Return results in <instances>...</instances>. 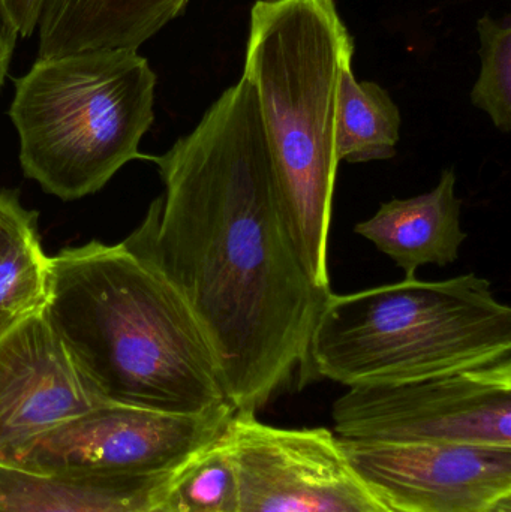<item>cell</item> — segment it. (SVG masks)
<instances>
[{"label":"cell","instance_id":"obj_18","mask_svg":"<svg viewBox=\"0 0 511 512\" xmlns=\"http://www.w3.org/2000/svg\"><path fill=\"white\" fill-rule=\"evenodd\" d=\"M45 0H0L3 24L21 38H30L38 29Z\"/></svg>","mask_w":511,"mask_h":512},{"label":"cell","instance_id":"obj_16","mask_svg":"<svg viewBox=\"0 0 511 512\" xmlns=\"http://www.w3.org/2000/svg\"><path fill=\"white\" fill-rule=\"evenodd\" d=\"M146 512H239L224 432L165 475Z\"/></svg>","mask_w":511,"mask_h":512},{"label":"cell","instance_id":"obj_4","mask_svg":"<svg viewBox=\"0 0 511 512\" xmlns=\"http://www.w3.org/2000/svg\"><path fill=\"white\" fill-rule=\"evenodd\" d=\"M511 358V309L474 273L447 280L405 277L330 295L309 342L302 384H404Z\"/></svg>","mask_w":511,"mask_h":512},{"label":"cell","instance_id":"obj_3","mask_svg":"<svg viewBox=\"0 0 511 512\" xmlns=\"http://www.w3.org/2000/svg\"><path fill=\"white\" fill-rule=\"evenodd\" d=\"M354 39L335 0H257L243 77L254 86L282 212L303 267L330 288L335 120Z\"/></svg>","mask_w":511,"mask_h":512},{"label":"cell","instance_id":"obj_2","mask_svg":"<svg viewBox=\"0 0 511 512\" xmlns=\"http://www.w3.org/2000/svg\"><path fill=\"white\" fill-rule=\"evenodd\" d=\"M48 267L42 316L101 405L200 415L228 403L209 339L158 262L95 240Z\"/></svg>","mask_w":511,"mask_h":512},{"label":"cell","instance_id":"obj_12","mask_svg":"<svg viewBox=\"0 0 511 512\" xmlns=\"http://www.w3.org/2000/svg\"><path fill=\"white\" fill-rule=\"evenodd\" d=\"M191 0H45L39 59L102 48H131L161 32Z\"/></svg>","mask_w":511,"mask_h":512},{"label":"cell","instance_id":"obj_6","mask_svg":"<svg viewBox=\"0 0 511 512\" xmlns=\"http://www.w3.org/2000/svg\"><path fill=\"white\" fill-rule=\"evenodd\" d=\"M332 418L342 441L511 447V358L423 381L348 388Z\"/></svg>","mask_w":511,"mask_h":512},{"label":"cell","instance_id":"obj_13","mask_svg":"<svg viewBox=\"0 0 511 512\" xmlns=\"http://www.w3.org/2000/svg\"><path fill=\"white\" fill-rule=\"evenodd\" d=\"M165 475L92 480L0 465V512H146Z\"/></svg>","mask_w":511,"mask_h":512},{"label":"cell","instance_id":"obj_11","mask_svg":"<svg viewBox=\"0 0 511 512\" xmlns=\"http://www.w3.org/2000/svg\"><path fill=\"white\" fill-rule=\"evenodd\" d=\"M461 215L456 174L446 170L431 192L381 204L371 219L354 227V233L392 258L405 277H414L423 265L444 267L458 259L467 240Z\"/></svg>","mask_w":511,"mask_h":512},{"label":"cell","instance_id":"obj_10","mask_svg":"<svg viewBox=\"0 0 511 512\" xmlns=\"http://www.w3.org/2000/svg\"><path fill=\"white\" fill-rule=\"evenodd\" d=\"M96 406L42 312L0 334V463Z\"/></svg>","mask_w":511,"mask_h":512},{"label":"cell","instance_id":"obj_15","mask_svg":"<svg viewBox=\"0 0 511 512\" xmlns=\"http://www.w3.org/2000/svg\"><path fill=\"white\" fill-rule=\"evenodd\" d=\"M48 258L38 234V213L21 204L0 240V334L47 301Z\"/></svg>","mask_w":511,"mask_h":512},{"label":"cell","instance_id":"obj_21","mask_svg":"<svg viewBox=\"0 0 511 512\" xmlns=\"http://www.w3.org/2000/svg\"><path fill=\"white\" fill-rule=\"evenodd\" d=\"M488 512H511V496L510 498L498 502V504L494 505Z\"/></svg>","mask_w":511,"mask_h":512},{"label":"cell","instance_id":"obj_7","mask_svg":"<svg viewBox=\"0 0 511 512\" xmlns=\"http://www.w3.org/2000/svg\"><path fill=\"white\" fill-rule=\"evenodd\" d=\"M234 412L228 403L200 415L96 406L30 439L0 465L92 480L159 477L218 438Z\"/></svg>","mask_w":511,"mask_h":512},{"label":"cell","instance_id":"obj_14","mask_svg":"<svg viewBox=\"0 0 511 512\" xmlns=\"http://www.w3.org/2000/svg\"><path fill=\"white\" fill-rule=\"evenodd\" d=\"M401 126V111L390 93L374 81H357L353 63H348L342 71L336 107L338 164H365L395 158Z\"/></svg>","mask_w":511,"mask_h":512},{"label":"cell","instance_id":"obj_17","mask_svg":"<svg viewBox=\"0 0 511 512\" xmlns=\"http://www.w3.org/2000/svg\"><path fill=\"white\" fill-rule=\"evenodd\" d=\"M482 60L471 104L488 114L498 131H511V24L485 14L477 23Z\"/></svg>","mask_w":511,"mask_h":512},{"label":"cell","instance_id":"obj_8","mask_svg":"<svg viewBox=\"0 0 511 512\" xmlns=\"http://www.w3.org/2000/svg\"><path fill=\"white\" fill-rule=\"evenodd\" d=\"M239 512H393L327 429H282L234 412L224 430Z\"/></svg>","mask_w":511,"mask_h":512},{"label":"cell","instance_id":"obj_20","mask_svg":"<svg viewBox=\"0 0 511 512\" xmlns=\"http://www.w3.org/2000/svg\"><path fill=\"white\" fill-rule=\"evenodd\" d=\"M20 206V198H18L17 192L0 189V240H2L12 216L15 215Z\"/></svg>","mask_w":511,"mask_h":512},{"label":"cell","instance_id":"obj_19","mask_svg":"<svg viewBox=\"0 0 511 512\" xmlns=\"http://www.w3.org/2000/svg\"><path fill=\"white\" fill-rule=\"evenodd\" d=\"M15 39H17V36L3 24L2 17H0V89H2L3 83H5L9 65H11Z\"/></svg>","mask_w":511,"mask_h":512},{"label":"cell","instance_id":"obj_9","mask_svg":"<svg viewBox=\"0 0 511 512\" xmlns=\"http://www.w3.org/2000/svg\"><path fill=\"white\" fill-rule=\"evenodd\" d=\"M341 444L354 471L393 512H488L511 496V447Z\"/></svg>","mask_w":511,"mask_h":512},{"label":"cell","instance_id":"obj_5","mask_svg":"<svg viewBox=\"0 0 511 512\" xmlns=\"http://www.w3.org/2000/svg\"><path fill=\"white\" fill-rule=\"evenodd\" d=\"M158 78L131 48L47 57L14 81L9 117L24 176L63 201L101 191L141 155Z\"/></svg>","mask_w":511,"mask_h":512},{"label":"cell","instance_id":"obj_1","mask_svg":"<svg viewBox=\"0 0 511 512\" xmlns=\"http://www.w3.org/2000/svg\"><path fill=\"white\" fill-rule=\"evenodd\" d=\"M164 183L126 239L176 283L215 352L236 412H255L302 375L332 289L315 285L291 239L254 86L243 77L164 155Z\"/></svg>","mask_w":511,"mask_h":512}]
</instances>
